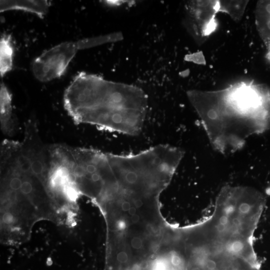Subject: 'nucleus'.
Listing matches in <instances>:
<instances>
[{
	"instance_id": "f257e3e1",
	"label": "nucleus",
	"mask_w": 270,
	"mask_h": 270,
	"mask_svg": "<svg viewBox=\"0 0 270 270\" xmlns=\"http://www.w3.org/2000/svg\"><path fill=\"white\" fill-rule=\"evenodd\" d=\"M187 95L212 146L221 153L234 152L250 136L270 128V90L264 84L242 81Z\"/></svg>"
},
{
	"instance_id": "f03ea898",
	"label": "nucleus",
	"mask_w": 270,
	"mask_h": 270,
	"mask_svg": "<svg viewBox=\"0 0 270 270\" xmlns=\"http://www.w3.org/2000/svg\"><path fill=\"white\" fill-rule=\"evenodd\" d=\"M64 104L76 124L135 136L143 128L148 98L136 86L80 72L66 90Z\"/></svg>"
},
{
	"instance_id": "7ed1b4c3",
	"label": "nucleus",
	"mask_w": 270,
	"mask_h": 270,
	"mask_svg": "<svg viewBox=\"0 0 270 270\" xmlns=\"http://www.w3.org/2000/svg\"><path fill=\"white\" fill-rule=\"evenodd\" d=\"M80 50L78 40L62 42L46 50L32 64V71L34 76L42 82L60 77Z\"/></svg>"
},
{
	"instance_id": "20e7f679",
	"label": "nucleus",
	"mask_w": 270,
	"mask_h": 270,
	"mask_svg": "<svg viewBox=\"0 0 270 270\" xmlns=\"http://www.w3.org/2000/svg\"><path fill=\"white\" fill-rule=\"evenodd\" d=\"M186 25L192 36L202 43L216 29L218 0H195L187 6Z\"/></svg>"
},
{
	"instance_id": "39448f33",
	"label": "nucleus",
	"mask_w": 270,
	"mask_h": 270,
	"mask_svg": "<svg viewBox=\"0 0 270 270\" xmlns=\"http://www.w3.org/2000/svg\"><path fill=\"white\" fill-rule=\"evenodd\" d=\"M0 121L2 132L8 136L15 132L17 122L12 114V95L4 83L0 88Z\"/></svg>"
},
{
	"instance_id": "423d86ee",
	"label": "nucleus",
	"mask_w": 270,
	"mask_h": 270,
	"mask_svg": "<svg viewBox=\"0 0 270 270\" xmlns=\"http://www.w3.org/2000/svg\"><path fill=\"white\" fill-rule=\"evenodd\" d=\"M0 11L21 10L32 12L42 18L48 12L50 2L48 0H0Z\"/></svg>"
},
{
	"instance_id": "0eeeda50",
	"label": "nucleus",
	"mask_w": 270,
	"mask_h": 270,
	"mask_svg": "<svg viewBox=\"0 0 270 270\" xmlns=\"http://www.w3.org/2000/svg\"><path fill=\"white\" fill-rule=\"evenodd\" d=\"M255 18L259 35L268 48L270 46V0L258 1Z\"/></svg>"
},
{
	"instance_id": "6e6552de",
	"label": "nucleus",
	"mask_w": 270,
	"mask_h": 270,
	"mask_svg": "<svg viewBox=\"0 0 270 270\" xmlns=\"http://www.w3.org/2000/svg\"><path fill=\"white\" fill-rule=\"evenodd\" d=\"M9 34H3L0 38V74L2 77L12 69L14 49Z\"/></svg>"
},
{
	"instance_id": "1a4fd4ad",
	"label": "nucleus",
	"mask_w": 270,
	"mask_h": 270,
	"mask_svg": "<svg viewBox=\"0 0 270 270\" xmlns=\"http://www.w3.org/2000/svg\"><path fill=\"white\" fill-rule=\"evenodd\" d=\"M247 0H218V12L228 14L234 20H239L243 16Z\"/></svg>"
},
{
	"instance_id": "9d476101",
	"label": "nucleus",
	"mask_w": 270,
	"mask_h": 270,
	"mask_svg": "<svg viewBox=\"0 0 270 270\" xmlns=\"http://www.w3.org/2000/svg\"><path fill=\"white\" fill-rule=\"evenodd\" d=\"M122 38V34L116 32L95 38H86L79 40V41L80 48L82 50L97 46L106 42L118 41L121 40Z\"/></svg>"
},
{
	"instance_id": "9b49d317",
	"label": "nucleus",
	"mask_w": 270,
	"mask_h": 270,
	"mask_svg": "<svg viewBox=\"0 0 270 270\" xmlns=\"http://www.w3.org/2000/svg\"><path fill=\"white\" fill-rule=\"evenodd\" d=\"M186 58L187 60L192 61L200 64H203L205 62L202 54H200V53L187 56Z\"/></svg>"
},
{
	"instance_id": "f8f14e48",
	"label": "nucleus",
	"mask_w": 270,
	"mask_h": 270,
	"mask_svg": "<svg viewBox=\"0 0 270 270\" xmlns=\"http://www.w3.org/2000/svg\"><path fill=\"white\" fill-rule=\"evenodd\" d=\"M15 220L14 215L10 212H4L2 216V222L6 225H10L14 223Z\"/></svg>"
},
{
	"instance_id": "ddd939ff",
	"label": "nucleus",
	"mask_w": 270,
	"mask_h": 270,
	"mask_svg": "<svg viewBox=\"0 0 270 270\" xmlns=\"http://www.w3.org/2000/svg\"><path fill=\"white\" fill-rule=\"evenodd\" d=\"M128 256L124 252H120L116 256V260L120 264H125L128 262Z\"/></svg>"
},
{
	"instance_id": "4468645a",
	"label": "nucleus",
	"mask_w": 270,
	"mask_h": 270,
	"mask_svg": "<svg viewBox=\"0 0 270 270\" xmlns=\"http://www.w3.org/2000/svg\"><path fill=\"white\" fill-rule=\"evenodd\" d=\"M131 244L134 248L139 249L142 245V240L140 238H134L131 241Z\"/></svg>"
},
{
	"instance_id": "2eb2a0df",
	"label": "nucleus",
	"mask_w": 270,
	"mask_h": 270,
	"mask_svg": "<svg viewBox=\"0 0 270 270\" xmlns=\"http://www.w3.org/2000/svg\"><path fill=\"white\" fill-rule=\"evenodd\" d=\"M104 2L110 6H118L124 3V1L122 0H105Z\"/></svg>"
},
{
	"instance_id": "dca6fc26",
	"label": "nucleus",
	"mask_w": 270,
	"mask_h": 270,
	"mask_svg": "<svg viewBox=\"0 0 270 270\" xmlns=\"http://www.w3.org/2000/svg\"><path fill=\"white\" fill-rule=\"evenodd\" d=\"M122 208L124 211H128L130 208V205L128 202H124L122 204Z\"/></svg>"
},
{
	"instance_id": "f3484780",
	"label": "nucleus",
	"mask_w": 270,
	"mask_h": 270,
	"mask_svg": "<svg viewBox=\"0 0 270 270\" xmlns=\"http://www.w3.org/2000/svg\"><path fill=\"white\" fill-rule=\"evenodd\" d=\"M143 204V202L140 199L136 200L134 202V206L136 208H140Z\"/></svg>"
},
{
	"instance_id": "a211bd4d",
	"label": "nucleus",
	"mask_w": 270,
	"mask_h": 270,
	"mask_svg": "<svg viewBox=\"0 0 270 270\" xmlns=\"http://www.w3.org/2000/svg\"><path fill=\"white\" fill-rule=\"evenodd\" d=\"M139 219H140L139 216L136 214H135L132 216V218H131L132 221L134 223H136L138 222L139 220Z\"/></svg>"
},
{
	"instance_id": "6ab92c4d",
	"label": "nucleus",
	"mask_w": 270,
	"mask_h": 270,
	"mask_svg": "<svg viewBox=\"0 0 270 270\" xmlns=\"http://www.w3.org/2000/svg\"><path fill=\"white\" fill-rule=\"evenodd\" d=\"M136 209L134 207H130L128 210V213L130 215L133 216L136 214Z\"/></svg>"
},
{
	"instance_id": "aec40b11",
	"label": "nucleus",
	"mask_w": 270,
	"mask_h": 270,
	"mask_svg": "<svg viewBox=\"0 0 270 270\" xmlns=\"http://www.w3.org/2000/svg\"><path fill=\"white\" fill-rule=\"evenodd\" d=\"M267 49L268 52L266 54V58L268 60V62H270V46Z\"/></svg>"
}]
</instances>
